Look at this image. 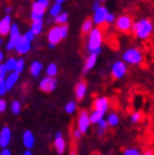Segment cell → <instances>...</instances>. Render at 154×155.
<instances>
[{
  "label": "cell",
  "mask_w": 154,
  "mask_h": 155,
  "mask_svg": "<svg viewBox=\"0 0 154 155\" xmlns=\"http://www.w3.org/2000/svg\"><path fill=\"white\" fill-rule=\"evenodd\" d=\"M154 32V24L150 19H139L138 21H133L132 32L135 38L140 41H147Z\"/></svg>",
  "instance_id": "6da1fadb"
},
{
  "label": "cell",
  "mask_w": 154,
  "mask_h": 155,
  "mask_svg": "<svg viewBox=\"0 0 154 155\" xmlns=\"http://www.w3.org/2000/svg\"><path fill=\"white\" fill-rule=\"evenodd\" d=\"M104 43V33L100 27H94L91 32L87 34V42H86V49L89 53H96L100 54Z\"/></svg>",
  "instance_id": "7a4b0ae2"
},
{
  "label": "cell",
  "mask_w": 154,
  "mask_h": 155,
  "mask_svg": "<svg viewBox=\"0 0 154 155\" xmlns=\"http://www.w3.org/2000/svg\"><path fill=\"white\" fill-rule=\"evenodd\" d=\"M121 61H124L129 66H140L144 62V54L139 48L132 47V48H128L122 53Z\"/></svg>",
  "instance_id": "3957f363"
},
{
  "label": "cell",
  "mask_w": 154,
  "mask_h": 155,
  "mask_svg": "<svg viewBox=\"0 0 154 155\" xmlns=\"http://www.w3.org/2000/svg\"><path fill=\"white\" fill-rule=\"evenodd\" d=\"M49 6V0H35L32 4V12H30V19L32 20H39L43 19L45 10Z\"/></svg>",
  "instance_id": "277c9868"
},
{
  "label": "cell",
  "mask_w": 154,
  "mask_h": 155,
  "mask_svg": "<svg viewBox=\"0 0 154 155\" xmlns=\"http://www.w3.org/2000/svg\"><path fill=\"white\" fill-rule=\"evenodd\" d=\"M133 18L129 14H122L115 19V28L120 33H130L133 25Z\"/></svg>",
  "instance_id": "5b68a950"
},
{
  "label": "cell",
  "mask_w": 154,
  "mask_h": 155,
  "mask_svg": "<svg viewBox=\"0 0 154 155\" xmlns=\"http://www.w3.org/2000/svg\"><path fill=\"white\" fill-rule=\"evenodd\" d=\"M76 125H77L76 127L81 131L82 135L87 134L89 131H90V129H91V125H92V124H91V120H90L89 112H87L86 110H81V111H80L79 116H77Z\"/></svg>",
  "instance_id": "8992f818"
},
{
  "label": "cell",
  "mask_w": 154,
  "mask_h": 155,
  "mask_svg": "<svg viewBox=\"0 0 154 155\" xmlns=\"http://www.w3.org/2000/svg\"><path fill=\"white\" fill-rule=\"evenodd\" d=\"M110 73H111V77L114 80L124 78V77L126 76V73H128V64L124 61L114 62L112 66H111V69H110Z\"/></svg>",
  "instance_id": "52a82bcc"
},
{
  "label": "cell",
  "mask_w": 154,
  "mask_h": 155,
  "mask_svg": "<svg viewBox=\"0 0 154 155\" xmlns=\"http://www.w3.org/2000/svg\"><path fill=\"white\" fill-rule=\"evenodd\" d=\"M47 39H48V43L49 44H53V45H57L61 41L65 39L63 37V33H62V27L61 25H55L49 29V32L47 34Z\"/></svg>",
  "instance_id": "ba28073f"
},
{
  "label": "cell",
  "mask_w": 154,
  "mask_h": 155,
  "mask_svg": "<svg viewBox=\"0 0 154 155\" xmlns=\"http://www.w3.org/2000/svg\"><path fill=\"white\" fill-rule=\"evenodd\" d=\"M57 87V80L56 77H49V76H45L39 82V90L42 92H45V94H51L56 90Z\"/></svg>",
  "instance_id": "9c48e42d"
},
{
  "label": "cell",
  "mask_w": 154,
  "mask_h": 155,
  "mask_svg": "<svg viewBox=\"0 0 154 155\" xmlns=\"http://www.w3.org/2000/svg\"><path fill=\"white\" fill-rule=\"evenodd\" d=\"M107 13H109V10H107L104 5H100L99 9L94 10V15H92V18H91L92 21H94V25L101 27L102 24H105Z\"/></svg>",
  "instance_id": "30bf717a"
},
{
  "label": "cell",
  "mask_w": 154,
  "mask_h": 155,
  "mask_svg": "<svg viewBox=\"0 0 154 155\" xmlns=\"http://www.w3.org/2000/svg\"><path fill=\"white\" fill-rule=\"evenodd\" d=\"M110 107V100L107 98L106 96H99L94 100V104H92V110H96L100 112L106 114L109 111Z\"/></svg>",
  "instance_id": "8fae6325"
},
{
  "label": "cell",
  "mask_w": 154,
  "mask_h": 155,
  "mask_svg": "<svg viewBox=\"0 0 154 155\" xmlns=\"http://www.w3.org/2000/svg\"><path fill=\"white\" fill-rule=\"evenodd\" d=\"M8 35H9V41H8V43H6V49H8V51H14L15 43L18 42L19 37L22 35L18 24H12L10 32H9V34H8Z\"/></svg>",
  "instance_id": "7c38bea8"
},
{
  "label": "cell",
  "mask_w": 154,
  "mask_h": 155,
  "mask_svg": "<svg viewBox=\"0 0 154 155\" xmlns=\"http://www.w3.org/2000/svg\"><path fill=\"white\" fill-rule=\"evenodd\" d=\"M30 49H32V42H29L28 39H25L24 35H20L18 42L15 43L14 51L18 54H27Z\"/></svg>",
  "instance_id": "4fadbf2b"
},
{
  "label": "cell",
  "mask_w": 154,
  "mask_h": 155,
  "mask_svg": "<svg viewBox=\"0 0 154 155\" xmlns=\"http://www.w3.org/2000/svg\"><path fill=\"white\" fill-rule=\"evenodd\" d=\"M53 146H55L57 154H59V155L65 154V151L67 149V143H66V139L63 137L61 131H58V133L56 134L55 140H53Z\"/></svg>",
  "instance_id": "5bb4252c"
},
{
  "label": "cell",
  "mask_w": 154,
  "mask_h": 155,
  "mask_svg": "<svg viewBox=\"0 0 154 155\" xmlns=\"http://www.w3.org/2000/svg\"><path fill=\"white\" fill-rule=\"evenodd\" d=\"M12 24H13V21H12L10 14H6L5 17H4L2 20H0V35L5 37V35L9 34L10 28H12Z\"/></svg>",
  "instance_id": "9a60e30c"
},
{
  "label": "cell",
  "mask_w": 154,
  "mask_h": 155,
  "mask_svg": "<svg viewBox=\"0 0 154 155\" xmlns=\"http://www.w3.org/2000/svg\"><path fill=\"white\" fill-rule=\"evenodd\" d=\"M12 140V130L9 126H4L0 131V146L2 148H8Z\"/></svg>",
  "instance_id": "2e32d148"
},
{
  "label": "cell",
  "mask_w": 154,
  "mask_h": 155,
  "mask_svg": "<svg viewBox=\"0 0 154 155\" xmlns=\"http://www.w3.org/2000/svg\"><path fill=\"white\" fill-rule=\"evenodd\" d=\"M87 94V83L85 81H80L75 86V96L77 101H82Z\"/></svg>",
  "instance_id": "e0dca14e"
},
{
  "label": "cell",
  "mask_w": 154,
  "mask_h": 155,
  "mask_svg": "<svg viewBox=\"0 0 154 155\" xmlns=\"http://www.w3.org/2000/svg\"><path fill=\"white\" fill-rule=\"evenodd\" d=\"M97 57H99V54L96 53H90L86 61H85V64H83V73H87L90 72L92 68H94L97 63Z\"/></svg>",
  "instance_id": "ac0fdd59"
},
{
  "label": "cell",
  "mask_w": 154,
  "mask_h": 155,
  "mask_svg": "<svg viewBox=\"0 0 154 155\" xmlns=\"http://www.w3.org/2000/svg\"><path fill=\"white\" fill-rule=\"evenodd\" d=\"M19 74L20 73H18V72H15V71H13V72H9L6 74V77H5V86H6V90L8 91H10L15 84H17V82H18V80H19Z\"/></svg>",
  "instance_id": "d6986e66"
},
{
  "label": "cell",
  "mask_w": 154,
  "mask_h": 155,
  "mask_svg": "<svg viewBox=\"0 0 154 155\" xmlns=\"http://www.w3.org/2000/svg\"><path fill=\"white\" fill-rule=\"evenodd\" d=\"M23 144H24V146L27 149H32L34 146L35 137H34V134L30 130L24 131V134H23Z\"/></svg>",
  "instance_id": "ffe728a7"
},
{
  "label": "cell",
  "mask_w": 154,
  "mask_h": 155,
  "mask_svg": "<svg viewBox=\"0 0 154 155\" xmlns=\"http://www.w3.org/2000/svg\"><path fill=\"white\" fill-rule=\"evenodd\" d=\"M105 120L107 122V125H109V127H116L120 125V116L115 111H111L107 114V117Z\"/></svg>",
  "instance_id": "44dd1931"
},
{
  "label": "cell",
  "mask_w": 154,
  "mask_h": 155,
  "mask_svg": "<svg viewBox=\"0 0 154 155\" xmlns=\"http://www.w3.org/2000/svg\"><path fill=\"white\" fill-rule=\"evenodd\" d=\"M42 69H43V64H42V62L39 61H34L32 64H30L29 67V72L30 74H32L33 77H39L41 72H42Z\"/></svg>",
  "instance_id": "7402d4cb"
},
{
  "label": "cell",
  "mask_w": 154,
  "mask_h": 155,
  "mask_svg": "<svg viewBox=\"0 0 154 155\" xmlns=\"http://www.w3.org/2000/svg\"><path fill=\"white\" fill-rule=\"evenodd\" d=\"M107 129H109V125H107L105 117L101 119V120H100V121L96 124V134H97L99 136H104L105 133L107 131Z\"/></svg>",
  "instance_id": "603a6c76"
},
{
  "label": "cell",
  "mask_w": 154,
  "mask_h": 155,
  "mask_svg": "<svg viewBox=\"0 0 154 155\" xmlns=\"http://www.w3.org/2000/svg\"><path fill=\"white\" fill-rule=\"evenodd\" d=\"M30 30L37 35H39L43 32V19L39 20H32V25H30Z\"/></svg>",
  "instance_id": "cb8c5ba5"
},
{
  "label": "cell",
  "mask_w": 154,
  "mask_h": 155,
  "mask_svg": "<svg viewBox=\"0 0 154 155\" xmlns=\"http://www.w3.org/2000/svg\"><path fill=\"white\" fill-rule=\"evenodd\" d=\"M105 115H106V114H104V112H100V111H96V110H92V111L89 114L90 120H91V124H92V125H96V124H97L100 120L105 117Z\"/></svg>",
  "instance_id": "d4e9b609"
},
{
  "label": "cell",
  "mask_w": 154,
  "mask_h": 155,
  "mask_svg": "<svg viewBox=\"0 0 154 155\" xmlns=\"http://www.w3.org/2000/svg\"><path fill=\"white\" fill-rule=\"evenodd\" d=\"M94 21H92L91 18H87V19H85V21L82 23V25H81V33L82 34H89L91 32V29L94 28Z\"/></svg>",
  "instance_id": "484cf974"
},
{
  "label": "cell",
  "mask_w": 154,
  "mask_h": 155,
  "mask_svg": "<svg viewBox=\"0 0 154 155\" xmlns=\"http://www.w3.org/2000/svg\"><path fill=\"white\" fill-rule=\"evenodd\" d=\"M55 21H56V24H58V25L67 24V21H68V14L66 12H61L57 15V17H55Z\"/></svg>",
  "instance_id": "4316f807"
},
{
  "label": "cell",
  "mask_w": 154,
  "mask_h": 155,
  "mask_svg": "<svg viewBox=\"0 0 154 155\" xmlns=\"http://www.w3.org/2000/svg\"><path fill=\"white\" fill-rule=\"evenodd\" d=\"M144 120V115L140 111H134L130 115V122L132 124H140Z\"/></svg>",
  "instance_id": "83f0119b"
},
{
  "label": "cell",
  "mask_w": 154,
  "mask_h": 155,
  "mask_svg": "<svg viewBox=\"0 0 154 155\" xmlns=\"http://www.w3.org/2000/svg\"><path fill=\"white\" fill-rule=\"evenodd\" d=\"M58 73V67L56 63H49L45 68V74L49 76V77H56Z\"/></svg>",
  "instance_id": "f1b7e54d"
},
{
  "label": "cell",
  "mask_w": 154,
  "mask_h": 155,
  "mask_svg": "<svg viewBox=\"0 0 154 155\" xmlns=\"http://www.w3.org/2000/svg\"><path fill=\"white\" fill-rule=\"evenodd\" d=\"M65 111H66V114H68V115L75 114V112L77 111V102H76V101H68V102L66 104V106H65Z\"/></svg>",
  "instance_id": "f546056e"
},
{
  "label": "cell",
  "mask_w": 154,
  "mask_h": 155,
  "mask_svg": "<svg viewBox=\"0 0 154 155\" xmlns=\"http://www.w3.org/2000/svg\"><path fill=\"white\" fill-rule=\"evenodd\" d=\"M4 64L8 69V72H13V71H15V66H17V58H14V57L8 58Z\"/></svg>",
  "instance_id": "4dcf8cb0"
},
{
  "label": "cell",
  "mask_w": 154,
  "mask_h": 155,
  "mask_svg": "<svg viewBox=\"0 0 154 155\" xmlns=\"http://www.w3.org/2000/svg\"><path fill=\"white\" fill-rule=\"evenodd\" d=\"M61 12H62V4H58V3H55L51 6V9H49V14H51L52 18L57 17Z\"/></svg>",
  "instance_id": "1f68e13d"
},
{
  "label": "cell",
  "mask_w": 154,
  "mask_h": 155,
  "mask_svg": "<svg viewBox=\"0 0 154 155\" xmlns=\"http://www.w3.org/2000/svg\"><path fill=\"white\" fill-rule=\"evenodd\" d=\"M10 110L14 115H19L20 111H22V105L19 101H13L12 102V106H10Z\"/></svg>",
  "instance_id": "d6a6232c"
},
{
  "label": "cell",
  "mask_w": 154,
  "mask_h": 155,
  "mask_svg": "<svg viewBox=\"0 0 154 155\" xmlns=\"http://www.w3.org/2000/svg\"><path fill=\"white\" fill-rule=\"evenodd\" d=\"M122 155H142V151L138 148H126L122 151Z\"/></svg>",
  "instance_id": "836d02e7"
},
{
  "label": "cell",
  "mask_w": 154,
  "mask_h": 155,
  "mask_svg": "<svg viewBox=\"0 0 154 155\" xmlns=\"http://www.w3.org/2000/svg\"><path fill=\"white\" fill-rule=\"evenodd\" d=\"M24 66H25V62H24V59H23V58L17 59V66H15V72L22 73V72H23V69H24Z\"/></svg>",
  "instance_id": "e575fe53"
},
{
  "label": "cell",
  "mask_w": 154,
  "mask_h": 155,
  "mask_svg": "<svg viewBox=\"0 0 154 155\" xmlns=\"http://www.w3.org/2000/svg\"><path fill=\"white\" fill-rule=\"evenodd\" d=\"M8 73H9V72H8V69H6L5 64H4V63H0V78L4 80Z\"/></svg>",
  "instance_id": "d590c367"
},
{
  "label": "cell",
  "mask_w": 154,
  "mask_h": 155,
  "mask_svg": "<svg viewBox=\"0 0 154 155\" xmlns=\"http://www.w3.org/2000/svg\"><path fill=\"white\" fill-rule=\"evenodd\" d=\"M115 19H116V18H115V14H112V13H107V15H106V24H114V23H115Z\"/></svg>",
  "instance_id": "8d00e7d4"
},
{
  "label": "cell",
  "mask_w": 154,
  "mask_h": 155,
  "mask_svg": "<svg viewBox=\"0 0 154 155\" xmlns=\"http://www.w3.org/2000/svg\"><path fill=\"white\" fill-rule=\"evenodd\" d=\"M23 35H24V38H25V39H28L29 42H33V41H34V38H35V34H34L30 29L28 30V32H25Z\"/></svg>",
  "instance_id": "74e56055"
},
{
  "label": "cell",
  "mask_w": 154,
  "mask_h": 155,
  "mask_svg": "<svg viewBox=\"0 0 154 155\" xmlns=\"http://www.w3.org/2000/svg\"><path fill=\"white\" fill-rule=\"evenodd\" d=\"M6 92H8V90H6V86H5V80L0 78V96H4Z\"/></svg>",
  "instance_id": "f35d334b"
},
{
  "label": "cell",
  "mask_w": 154,
  "mask_h": 155,
  "mask_svg": "<svg viewBox=\"0 0 154 155\" xmlns=\"http://www.w3.org/2000/svg\"><path fill=\"white\" fill-rule=\"evenodd\" d=\"M81 136H82V133H81V131H80L79 129L76 127V129L73 130V137H75V139H80Z\"/></svg>",
  "instance_id": "ab89813d"
},
{
  "label": "cell",
  "mask_w": 154,
  "mask_h": 155,
  "mask_svg": "<svg viewBox=\"0 0 154 155\" xmlns=\"http://www.w3.org/2000/svg\"><path fill=\"white\" fill-rule=\"evenodd\" d=\"M6 110V102L4 100H0V112H4Z\"/></svg>",
  "instance_id": "60d3db41"
},
{
  "label": "cell",
  "mask_w": 154,
  "mask_h": 155,
  "mask_svg": "<svg viewBox=\"0 0 154 155\" xmlns=\"http://www.w3.org/2000/svg\"><path fill=\"white\" fill-rule=\"evenodd\" d=\"M0 155H12V151L6 148H3V151L0 153Z\"/></svg>",
  "instance_id": "b9f144b4"
},
{
  "label": "cell",
  "mask_w": 154,
  "mask_h": 155,
  "mask_svg": "<svg viewBox=\"0 0 154 155\" xmlns=\"http://www.w3.org/2000/svg\"><path fill=\"white\" fill-rule=\"evenodd\" d=\"M142 155H154V151L152 149H147L144 153H142Z\"/></svg>",
  "instance_id": "7bdbcfd3"
},
{
  "label": "cell",
  "mask_w": 154,
  "mask_h": 155,
  "mask_svg": "<svg viewBox=\"0 0 154 155\" xmlns=\"http://www.w3.org/2000/svg\"><path fill=\"white\" fill-rule=\"evenodd\" d=\"M100 5H101V3H100L99 0H96V2L94 3V5H92V8H94V10H96V9H99V8H100Z\"/></svg>",
  "instance_id": "ee69618b"
},
{
  "label": "cell",
  "mask_w": 154,
  "mask_h": 155,
  "mask_svg": "<svg viewBox=\"0 0 154 155\" xmlns=\"http://www.w3.org/2000/svg\"><path fill=\"white\" fill-rule=\"evenodd\" d=\"M3 61H4V53L0 51V63H3Z\"/></svg>",
  "instance_id": "f6af8a7d"
},
{
  "label": "cell",
  "mask_w": 154,
  "mask_h": 155,
  "mask_svg": "<svg viewBox=\"0 0 154 155\" xmlns=\"http://www.w3.org/2000/svg\"><path fill=\"white\" fill-rule=\"evenodd\" d=\"M5 13H6V14H10V13H12V6H8L6 9H5Z\"/></svg>",
  "instance_id": "bcb514c9"
},
{
  "label": "cell",
  "mask_w": 154,
  "mask_h": 155,
  "mask_svg": "<svg viewBox=\"0 0 154 155\" xmlns=\"http://www.w3.org/2000/svg\"><path fill=\"white\" fill-rule=\"evenodd\" d=\"M23 155H33V154H32V151H30V149H27V151H24Z\"/></svg>",
  "instance_id": "7dc6e473"
},
{
  "label": "cell",
  "mask_w": 154,
  "mask_h": 155,
  "mask_svg": "<svg viewBox=\"0 0 154 155\" xmlns=\"http://www.w3.org/2000/svg\"><path fill=\"white\" fill-rule=\"evenodd\" d=\"M65 2H67V0H56V3H58V4H63Z\"/></svg>",
  "instance_id": "c3c4849f"
},
{
  "label": "cell",
  "mask_w": 154,
  "mask_h": 155,
  "mask_svg": "<svg viewBox=\"0 0 154 155\" xmlns=\"http://www.w3.org/2000/svg\"><path fill=\"white\" fill-rule=\"evenodd\" d=\"M3 43H4V41H3V39H0V45H3Z\"/></svg>",
  "instance_id": "681fc988"
},
{
  "label": "cell",
  "mask_w": 154,
  "mask_h": 155,
  "mask_svg": "<svg viewBox=\"0 0 154 155\" xmlns=\"http://www.w3.org/2000/svg\"><path fill=\"white\" fill-rule=\"evenodd\" d=\"M99 2H100V3H104V2H105V0H99Z\"/></svg>",
  "instance_id": "f907efd6"
}]
</instances>
